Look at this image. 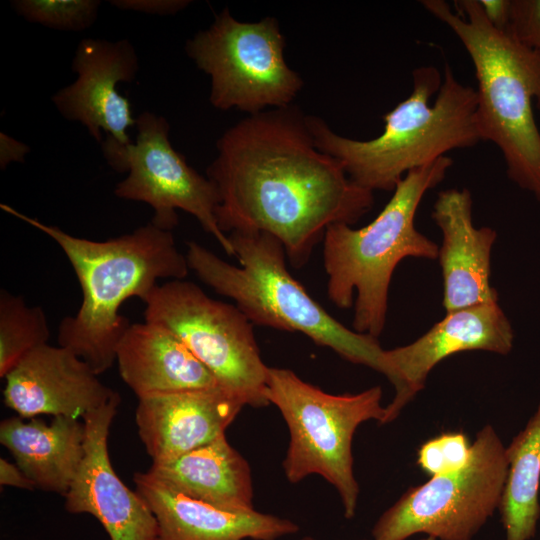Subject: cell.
<instances>
[{
	"label": "cell",
	"instance_id": "6da1fadb",
	"mask_svg": "<svg viewBox=\"0 0 540 540\" xmlns=\"http://www.w3.org/2000/svg\"><path fill=\"white\" fill-rule=\"evenodd\" d=\"M216 148L207 177L219 196V228L272 235L296 269L330 225H352L374 204L372 191L316 147L308 115L293 104L248 115Z\"/></svg>",
	"mask_w": 540,
	"mask_h": 540
},
{
	"label": "cell",
	"instance_id": "7a4b0ae2",
	"mask_svg": "<svg viewBox=\"0 0 540 540\" xmlns=\"http://www.w3.org/2000/svg\"><path fill=\"white\" fill-rule=\"evenodd\" d=\"M1 209L54 240L69 260L82 290L74 316L62 319L58 343L72 350L100 375L116 361V348L128 319L119 314L131 297L142 301L160 279L183 280L189 273L186 255L172 231L151 222L105 241L73 236L54 225L31 218L7 204Z\"/></svg>",
	"mask_w": 540,
	"mask_h": 540
},
{
	"label": "cell",
	"instance_id": "3957f363",
	"mask_svg": "<svg viewBox=\"0 0 540 540\" xmlns=\"http://www.w3.org/2000/svg\"><path fill=\"white\" fill-rule=\"evenodd\" d=\"M383 120L379 136L356 140L308 115L316 147L335 158L354 183L372 192L394 190L409 171L483 141L476 90L459 82L448 63L443 79L434 66L414 69L411 94Z\"/></svg>",
	"mask_w": 540,
	"mask_h": 540
},
{
	"label": "cell",
	"instance_id": "277c9868",
	"mask_svg": "<svg viewBox=\"0 0 540 540\" xmlns=\"http://www.w3.org/2000/svg\"><path fill=\"white\" fill-rule=\"evenodd\" d=\"M228 237L239 267L199 243H188V267L203 283L233 300L253 325L300 332L343 359L388 376L377 338L350 330L315 301L288 271L278 239L250 231H233Z\"/></svg>",
	"mask_w": 540,
	"mask_h": 540
},
{
	"label": "cell",
	"instance_id": "5b68a950",
	"mask_svg": "<svg viewBox=\"0 0 540 540\" xmlns=\"http://www.w3.org/2000/svg\"><path fill=\"white\" fill-rule=\"evenodd\" d=\"M469 54L477 80V118L483 141L501 151L508 177L540 203V131L532 102L540 109V56L507 29L487 20L479 0H423Z\"/></svg>",
	"mask_w": 540,
	"mask_h": 540
},
{
	"label": "cell",
	"instance_id": "8992f818",
	"mask_svg": "<svg viewBox=\"0 0 540 540\" xmlns=\"http://www.w3.org/2000/svg\"><path fill=\"white\" fill-rule=\"evenodd\" d=\"M448 156L409 171L368 225L354 229L330 225L323 237L327 295L340 309L354 304L353 328L378 338L388 309V293L396 266L406 257L436 259L439 248L415 227L425 193L443 181L452 165Z\"/></svg>",
	"mask_w": 540,
	"mask_h": 540
},
{
	"label": "cell",
	"instance_id": "52a82bcc",
	"mask_svg": "<svg viewBox=\"0 0 540 540\" xmlns=\"http://www.w3.org/2000/svg\"><path fill=\"white\" fill-rule=\"evenodd\" d=\"M265 396L287 423L290 442L283 461L291 483L318 474L333 485L344 516L354 517L359 485L353 473L352 440L357 427L368 420L383 424L382 389L333 395L305 382L286 368L269 367Z\"/></svg>",
	"mask_w": 540,
	"mask_h": 540
},
{
	"label": "cell",
	"instance_id": "ba28073f",
	"mask_svg": "<svg viewBox=\"0 0 540 540\" xmlns=\"http://www.w3.org/2000/svg\"><path fill=\"white\" fill-rule=\"evenodd\" d=\"M285 46L276 18L242 22L224 8L207 29L187 40L185 51L210 77L213 107L253 115L292 105L303 87L285 60Z\"/></svg>",
	"mask_w": 540,
	"mask_h": 540
},
{
	"label": "cell",
	"instance_id": "9c48e42d",
	"mask_svg": "<svg viewBox=\"0 0 540 540\" xmlns=\"http://www.w3.org/2000/svg\"><path fill=\"white\" fill-rule=\"evenodd\" d=\"M143 302L145 321L174 332L219 386L245 405L270 404L265 396L269 367L261 358L254 325L236 305L212 299L184 280L158 284Z\"/></svg>",
	"mask_w": 540,
	"mask_h": 540
},
{
	"label": "cell",
	"instance_id": "30bf717a",
	"mask_svg": "<svg viewBox=\"0 0 540 540\" xmlns=\"http://www.w3.org/2000/svg\"><path fill=\"white\" fill-rule=\"evenodd\" d=\"M507 475L506 447L486 425L476 434L468 463L409 488L377 520L372 540H406L419 533L471 540L499 508Z\"/></svg>",
	"mask_w": 540,
	"mask_h": 540
},
{
	"label": "cell",
	"instance_id": "8fae6325",
	"mask_svg": "<svg viewBox=\"0 0 540 540\" xmlns=\"http://www.w3.org/2000/svg\"><path fill=\"white\" fill-rule=\"evenodd\" d=\"M135 126L134 143L121 144L108 135L101 142L108 165L118 173L128 172L114 189L116 197L150 205L154 212L150 222L166 231L177 226L176 211L183 210L195 217L229 256H234L228 235L218 225L217 188L173 148L168 121L146 111L136 118Z\"/></svg>",
	"mask_w": 540,
	"mask_h": 540
},
{
	"label": "cell",
	"instance_id": "7c38bea8",
	"mask_svg": "<svg viewBox=\"0 0 540 540\" xmlns=\"http://www.w3.org/2000/svg\"><path fill=\"white\" fill-rule=\"evenodd\" d=\"M513 342L510 321L498 302H491L447 312L414 342L384 350L387 378L395 388V396L385 406L383 424L398 417L424 388L430 371L443 359L472 350L506 355L512 350Z\"/></svg>",
	"mask_w": 540,
	"mask_h": 540
},
{
	"label": "cell",
	"instance_id": "4fadbf2b",
	"mask_svg": "<svg viewBox=\"0 0 540 540\" xmlns=\"http://www.w3.org/2000/svg\"><path fill=\"white\" fill-rule=\"evenodd\" d=\"M120 396L83 418L84 458L65 497L72 514L95 517L109 540H157V520L142 496L115 472L108 451L110 426Z\"/></svg>",
	"mask_w": 540,
	"mask_h": 540
},
{
	"label": "cell",
	"instance_id": "5bb4252c",
	"mask_svg": "<svg viewBox=\"0 0 540 540\" xmlns=\"http://www.w3.org/2000/svg\"><path fill=\"white\" fill-rule=\"evenodd\" d=\"M72 71L78 76L58 90L52 102L69 121H78L101 144V131L121 144L131 143L127 129L136 125L129 100L118 93L119 82H132L138 56L127 40L85 38L76 48Z\"/></svg>",
	"mask_w": 540,
	"mask_h": 540
},
{
	"label": "cell",
	"instance_id": "9a60e30c",
	"mask_svg": "<svg viewBox=\"0 0 540 540\" xmlns=\"http://www.w3.org/2000/svg\"><path fill=\"white\" fill-rule=\"evenodd\" d=\"M119 396L72 350L48 343L29 352L5 376L3 390L5 405L26 419L52 415L83 420Z\"/></svg>",
	"mask_w": 540,
	"mask_h": 540
},
{
	"label": "cell",
	"instance_id": "2e32d148",
	"mask_svg": "<svg viewBox=\"0 0 540 540\" xmlns=\"http://www.w3.org/2000/svg\"><path fill=\"white\" fill-rule=\"evenodd\" d=\"M245 404L218 386L138 399V434L153 463H164L225 434Z\"/></svg>",
	"mask_w": 540,
	"mask_h": 540
},
{
	"label": "cell",
	"instance_id": "e0dca14e",
	"mask_svg": "<svg viewBox=\"0 0 540 540\" xmlns=\"http://www.w3.org/2000/svg\"><path fill=\"white\" fill-rule=\"evenodd\" d=\"M432 218L443 235L438 259L446 312L497 302V291L490 283L491 249L497 234L490 227L474 226L469 190L441 191L434 203Z\"/></svg>",
	"mask_w": 540,
	"mask_h": 540
},
{
	"label": "cell",
	"instance_id": "ac0fdd59",
	"mask_svg": "<svg viewBox=\"0 0 540 540\" xmlns=\"http://www.w3.org/2000/svg\"><path fill=\"white\" fill-rule=\"evenodd\" d=\"M133 481L158 523L157 540H277L298 532L293 521L257 510L229 511L192 499L146 472Z\"/></svg>",
	"mask_w": 540,
	"mask_h": 540
},
{
	"label": "cell",
	"instance_id": "d6986e66",
	"mask_svg": "<svg viewBox=\"0 0 540 540\" xmlns=\"http://www.w3.org/2000/svg\"><path fill=\"white\" fill-rule=\"evenodd\" d=\"M116 361L122 380L138 399L219 386L174 332L152 322L128 326L116 348Z\"/></svg>",
	"mask_w": 540,
	"mask_h": 540
},
{
	"label": "cell",
	"instance_id": "ffe728a7",
	"mask_svg": "<svg viewBox=\"0 0 540 540\" xmlns=\"http://www.w3.org/2000/svg\"><path fill=\"white\" fill-rule=\"evenodd\" d=\"M0 442L36 488L65 496L84 458L85 428L68 416L50 424L14 416L1 421Z\"/></svg>",
	"mask_w": 540,
	"mask_h": 540
},
{
	"label": "cell",
	"instance_id": "44dd1931",
	"mask_svg": "<svg viewBox=\"0 0 540 540\" xmlns=\"http://www.w3.org/2000/svg\"><path fill=\"white\" fill-rule=\"evenodd\" d=\"M147 472L173 490L217 508L254 510L249 464L225 434L171 461L152 463Z\"/></svg>",
	"mask_w": 540,
	"mask_h": 540
},
{
	"label": "cell",
	"instance_id": "7402d4cb",
	"mask_svg": "<svg viewBox=\"0 0 540 540\" xmlns=\"http://www.w3.org/2000/svg\"><path fill=\"white\" fill-rule=\"evenodd\" d=\"M508 475L498 510L506 540H531L540 519V403L506 447Z\"/></svg>",
	"mask_w": 540,
	"mask_h": 540
},
{
	"label": "cell",
	"instance_id": "603a6c76",
	"mask_svg": "<svg viewBox=\"0 0 540 540\" xmlns=\"http://www.w3.org/2000/svg\"><path fill=\"white\" fill-rule=\"evenodd\" d=\"M48 322L39 306L26 305L22 296L0 292V377L5 376L32 350L47 344Z\"/></svg>",
	"mask_w": 540,
	"mask_h": 540
},
{
	"label": "cell",
	"instance_id": "cb8c5ba5",
	"mask_svg": "<svg viewBox=\"0 0 540 540\" xmlns=\"http://www.w3.org/2000/svg\"><path fill=\"white\" fill-rule=\"evenodd\" d=\"M15 12L30 23L79 32L90 28L98 17V0H14Z\"/></svg>",
	"mask_w": 540,
	"mask_h": 540
},
{
	"label": "cell",
	"instance_id": "d4e9b609",
	"mask_svg": "<svg viewBox=\"0 0 540 540\" xmlns=\"http://www.w3.org/2000/svg\"><path fill=\"white\" fill-rule=\"evenodd\" d=\"M471 453L472 444L463 432H445L420 446L417 463L426 474L434 477L462 469Z\"/></svg>",
	"mask_w": 540,
	"mask_h": 540
},
{
	"label": "cell",
	"instance_id": "484cf974",
	"mask_svg": "<svg viewBox=\"0 0 540 540\" xmlns=\"http://www.w3.org/2000/svg\"><path fill=\"white\" fill-rule=\"evenodd\" d=\"M507 30L540 56V0H511Z\"/></svg>",
	"mask_w": 540,
	"mask_h": 540
},
{
	"label": "cell",
	"instance_id": "4316f807",
	"mask_svg": "<svg viewBox=\"0 0 540 540\" xmlns=\"http://www.w3.org/2000/svg\"><path fill=\"white\" fill-rule=\"evenodd\" d=\"M111 5L121 10H129L152 15H173L185 9L188 0H112Z\"/></svg>",
	"mask_w": 540,
	"mask_h": 540
},
{
	"label": "cell",
	"instance_id": "83f0119b",
	"mask_svg": "<svg viewBox=\"0 0 540 540\" xmlns=\"http://www.w3.org/2000/svg\"><path fill=\"white\" fill-rule=\"evenodd\" d=\"M489 23L499 30H506L509 24L511 0H479Z\"/></svg>",
	"mask_w": 540,
	"mask_h": 540
},
{
	"label": "cell",
	"instance_id": "f1b7e54d",
	"mask_svg": "<svg viewBox=\"0 0 540 540\" xmlns=\"http://www.w3.org/2000/svg\"><path fill=\"white\" fill-rule=\"evenodd\" d=\"M0 485L20 489L33 490L34 483L26 476L16 463L0 458Z\"/></svg>",
	"mask_w": 540,
	"mask_h": 540
},
{
	"label": "cell",
	"instance_id": "f546056e",
	"mask_svg": "<svg viewBox=\"0 0 540 540\" xmlns=\"http://www.w3.org/2000/svg\"><path fill=\"white\" fill-rule=\"evenodd\" d=\"M29 147L19 142L7 134L0 133V166L5 169L10 162H24Z\"/></svg>",
	"mask_w": 540,
	"mask_h": 540
},
{
	"label": "cell",
	"instance_id": "4dcf8cb0",
	"mask_svg": "<svg viewBox=\"0 0 540 540\" xmlns=\"http://www.w3.org/2000/svg\"><path fill=\"white\" fill-rule=\"evenodd\" d=\"M299 540H316V539L313 538V537H310V536H305V537H303V538H301ZM363 540H366V539H363Z\"/></svg>",
	"mask_w": 540,
	"mask_h": 540
},
{
	"label": "cell",
	"instance_id": "1f68e13d",
	"mask_svg": "<svg viewBox=\"0 0 540 540\" xmlns=\"http://www.w3.org/2000/svg\"><path fill=\"white\" fill-rule=\"evenodd\" d=\"M420 540H436L434 537L426 536L424 538H421Z\"/></svg>",
	"mask_w": 540,
	"mask_h": 540
}]
</instances>
